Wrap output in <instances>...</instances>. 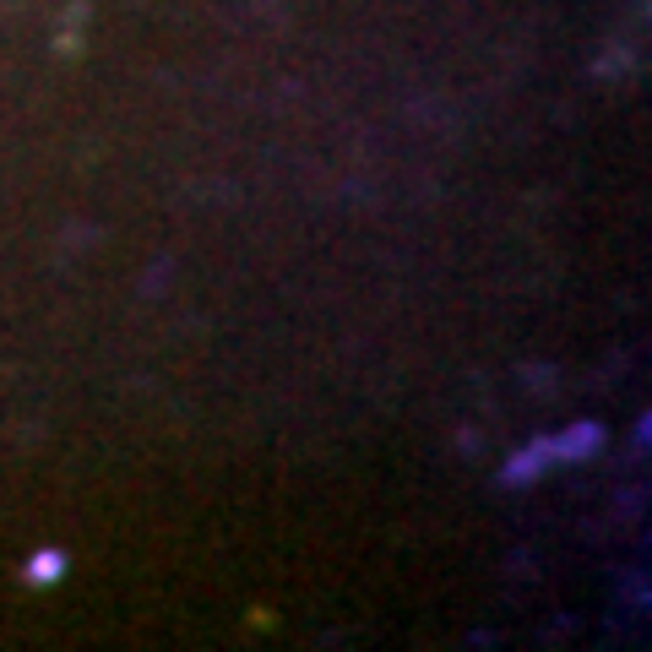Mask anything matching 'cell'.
<instances>
[{
	"label": "cell",
	"instance_id": "6da1fadb",
	"mask_svg": "<svg viewBox=\"0 0 652 652\" xmlns=\"http://www.w3.org/2000/svg\"><path fill=\"white\" fill-rule=\"evenodd\" d=\"M549 446H555L560 463H581L587 451H598V446H604V430H598V424H571V430H565L560 440H549Z\"/></svg>",
	"mask_w": 652,
	"mask_h": 652
},
{
	"label": "cell",
	"instance_id": "7a4b0ae2",
	"mask_svg": "<svg viewBox=\"0 0 652 652\" xmlns=\"http://www.w3.org/2000/svg\"><path fill=\"white\" fill-rule=\"evenodd\" d=\"M544 463H555V446H549V440H539V446L522 451V463H511V468H506V484H528Z\"/></svg>",
	"mask_w": 652,
	"mask_h": 652
},
{
	"label": "cell",
	"instance_id": "3957f363",
	"mask_svg": "<svg viewBox=\"0 0 652 652\" xmlns=\"http://www.w3.org/2000/svg\"><path fill=\"white\" fill-rule=\"evenodd\" d=\"M65 565H71V560H65L60 549H38V555L28 560V581H33V587H49V581L65 576Z\"/></svg>",
	"mask_w": 652,
	"mask_h": 652
}]
</instances>
